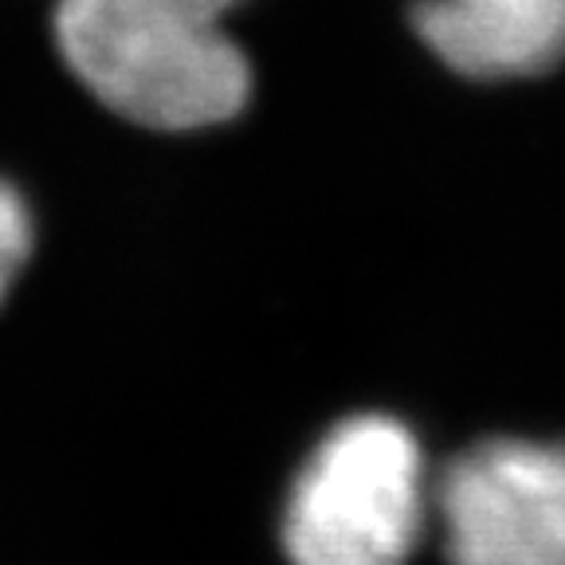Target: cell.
I'll use <instances>...</instances> for the list:
<instances>
[{
    "label": "cell",
    "mask_w": 565,
    "mask_h": 565,
    "mask_svg": "<svg viewBox=\"0 0 565 565\" xmlns=\"http://www.w3.org/2000/svg\"><path fill=\"white\" fill-rule=\"evenodd\" d=\"M244 0H55L60 60L95 103L153 134L228 126L256 75L228 35Z\"/></svg>",
    "instance_id": "6da1fadb"
},
{
    "label": "cell",
    "mask_w": 565,
    "mask_h": 565,
    "mask_svg": "<svg viewBox=\"0 0 565 565\" xmlns=\"http://www.w3.org/2000/svg\"><path fill=\"white\" fill-rule=\"evenodd\" d=\"M433 519V471L401 416H338L299 459L279 503L287 565H408Z\"/></svg>",
    "instance_id": "7a4b0ae2"
},
{
    "label": "cell",
    "mask_w": 565,
    "mask_h": 565,
    "mask_svg": "<svg viewBox=\"0 0 565 565\" xmlns=\"http://www.w3.org/2000/svg\"><path fill=\"white\" fill-rule=\"evenodd\" d=\"M448 565H565V440L487 436L433 476Z\"/></svg>",
    "instance_id": "3957f363"
},
{
    "label": "cell",
    "mask_w": 565,
    "mask_h": 565,
    "mask_svg": "<svg viewBox=\"0 0 565 565\" xmlns=\"http://www.w3.org/2000/svg\"><path fill=\"white\" fill-rule=\"evenodd\" d=\"M413 32L471 83L534 79L565 60V0H416Z\"/></svg>",
    "instance_id": "277c9868"
},
{
    "label": "cell",
    "mask_w": 565,
    "mask_h": 565,
    "mask_svg": "<svg viewBox=\"0 0 565 565\" xmlns=\"http://www.w3.org/2000/svg\"><path fill=\"white\" fill-rule=\"evenodd\" d=\"M35 252V212L24 189L0 177V307L9 302L12 287L28 271Z\"/></svg>",
    "instance_id": "5b68a950"
}]
</instances>
